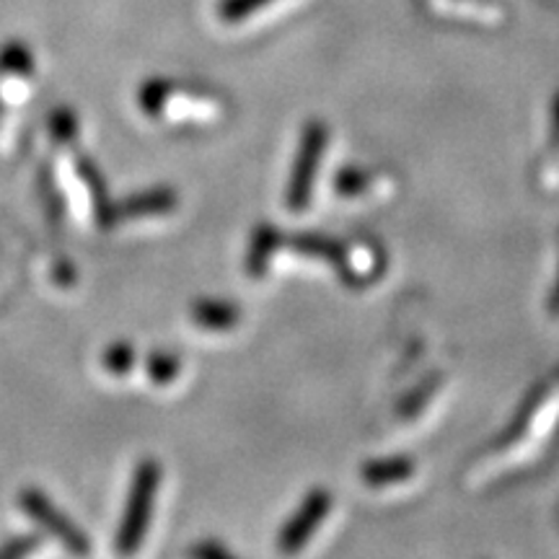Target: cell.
I'll return each mask as SVG.
<instances>
[{
    "instance_id": "17",
    "label": "cell",
    "mask_w": 559,
    "mask_h": 559,
    "mask_svg": "<svg viewBox=\"0 0 559 559\" xmlns=\"http://www.w3.org/2000/svg\"><path fill=\"white\" fill-rule=\"evenodd\" d=\"M194 555H202V557H226L228 551L226 549H218V547H200V549H194Z\"/></svg>"
},
{
    "instance_id": "7",
    "label": "cell",
    "mask_w": 559,
    "mask_h": 559,
    "mask_svg": "<svg viewBox=\"0 0 559 559\" xmlns=\"http://www.w3.org/2000/svg\"><path fill=\"white\" fill-rule=\"evenodd\" d=\"M192 321L202 330L210 332H226L234 330L241 321V309L230 300L221 298H202L192 306Z\"/></svg>"
},
{
    "instance_id": "8",
    "label": "cell",
    "mask_w": 559,
    "mask_h": 559,
    "mask_svg": "<svg viewBox=\"0 0 559 559\" xmlns=\"http://www.w3.org/2000/svg\"><path fill=\"white\" fill-rule=\"evenodd\" d=\"M417 472V464L407 456H391V459H376L368 461L360 469V477L368 487H389L407 481L412 474Z\"/></svg>"
},
{
    "instance_id": "5",
    "label": "cell",
    "mask_w": 559,
    "mask_h": 559,
    "mask_svg": "<svg viewBox=\"0 0 559 559\" xmlns=\"http://www.w3.org/2000/svg\"><path fill=\"white\" fill-rule=\"evenodd\" d=\"M19 502L39 526L47 528V534H52L55 539L66 544L70 551H79V555L81 551H88L86 536L81 534L75 523H70L66 519V513H60V510L52 506L45 492H39V489H26V492H21Z\"/></svg>"
},
{
    "instance_id": "6",
    "label": "cell",
    "mask_w": 559,
    "mask_h": 559,
    "mask_svg": "<svg viewBox=\"0 0 559 559\" xmlns=\"http://www.w3.org/2000/svg\"><path fill=\"white\" fill-rule=\"evenodd\" d=\"M177 192L169 190V187H158V190L138 192L132 194L117 207V215L128 221H140V218H156V215H166L171 210H177Z\"/></svg>"
},
{
    "instance_id": "14",
    "label": "cell",
    "mask_w": 559,
    "mask_h": 559,
    "mask_svg": "<svg viewBox=\"0 0 559 559\" xmlns=\"http://www.w3.org/2000/svg\"><path fill=\"white\" fill-rule=\"evenodd\" d=\"M368 190V174L360 169H342L337 174V192L345 194V198H353V194H360Z\"/></svg>"
},
{
    "instance_id": "2",
    "label": "cell",
    "mask_w": 559,
    "mask_h": 559,
    "mask_svg": "<svg viewBox=\"0 0 559 559\" xmlns=\"http://www.w3.org/2000/svg\"><path fill=\"white\" fill-rule=\"evenodd\" d=\"M160 485V466L153 459H145L135 469L132 477L128 508H124L120 531H117V549L135 551L143 542L145 531L151 526L153 506H156V495Z\"/></svg>"
},
{
    "instance_id": "11",
    "label": "cell",
    "mask_w": 559,
    "mask_h": 559,
    "mask_svg": "<svg viewBox=\"0 0 559 559\" xmlns=\"http://www.w3.org/2000/svg\"><path fill=\"white\" fill-rule=\"evenodd\" d=\"M145 368H148V376L153 383H158V386H166V383H174L179 376V358L171 353H156L148 355V360H145Z\"/></svg>"
},
{
    "instance_id": "16",
    "label": "cell",
    "mask_w": 559,
    "mask_h": 559,
    "mask_svg": "<svg viewBox=\"0 0 559 559\" xmlns=\"http://www.w3.org/2000/svg\"><path fill=\"white\" fill-rule=\"evenodd\" d=\"M549 311L555 313V317H559V275H557L555 288H551V296H549Z\"/></svg>"
},
{
    "instance_id": "10",
    "label": "cell",
    "mask_w": 559,
    "mask_h": 559,
    "mask_svg": "<svg viewBox=\"0 0 559 559\" xmlns=\"http://www.w3.org/2000/svg\"><path fill=\"white\" fill-rule=\"evenodd\" d=\"M293 247H296V251H304V254L321 257V260L337 264L342 272L347 270L345 249H342L340 243H334L332 239H326V236H313V234L296 236V239H293Z\"/></svg>"
},
{
    "instance_id": "3",
    "label": "cell",
    "mask_w": 559,
    "mask_h": 559,
    "mask_svg": "<svg viewBox=\"0 0 559 559\" xmlns=\"http://www.w3.org/2000/svg\"><path fill=\"white\" fill-rule=\"evenodd\" d=\"M330 510H332V495L321 487L311 489V492L304 498V502L298 506L296 513H293L290 519L285 521V526L280 528V536H277L280 551H285V555H296V551L304 549L306 544L311 542V536L321 528V523H324Z\"/></svg>"
},
{
    "instance_id": "9",
    "label": "cell",
    "mask_w": 559,
    "mask_h": 559,
    "mask_svg": "<svg viewBox=\"0 0 559 559\" xmlns=\"http://www.w3.org/2000/svg\"><path fill=\"white\" fill-rule=\"evenodd\" d=\"M280 247V234L275 226H260L257 228L254 239H251V249L247 254V272L251 277H262L267 272L272 254Z\"/></svg>"
},
{
    "instance_id": "15",
    "label": "cell",
    "mask_w": 559,
    "mask_h": 559,
    "mask_svg": "<svg viewBox=\"0 0 559 559\" xmlns=\"http://www.w3.org/2000/svg\"><path fill=\"white\" fill-rule=\"evenodd\" d=\"M551 140L559 143V94L555 96V104H551Z\"/></svg>"
},
{
    "instance_id": "13",
    "label": "cell",
    "mask_w": 559,
    "mask_h": 559,
    "mask_svg": "<svg viewBox=\"0 0 559 559\" xmlns=\"http://www.w3.org/2000/svg\"><path fill=\"white\" fill-rule=\"evenodd\" d=\"M102 362L111 376H128L132 366H135V349H132L128 342H117V345H111L107 353H104Z\"/></svg>"
},
{
    "instance_id": "12",
    "label": "cell",
    "mask_w": 559,
    "mask_h": 559,
    "mask_svg": "<svg viewBox=\"0 0 559 559\" xmlns=\"http://www.w3.org/2000/svg\"><path fill=\"white\" fill-rule=\"evenodd\" d=\"M275 3V0H221L218 3V16L226 21V24H239L251 13L262 11L264 5Z\"/></svg>"
},
{
    "instance_id": "1",
    "label": "cell",
    "mask_w": 559,
    "mask_h": 559,
    "mask_svg": "<svg viewBox=\"0 0 559 559\" xmlns=\"http://www.w3.org/2000/svg\"><path fill=\"white\" fill-rule=\"evenodd\" d=\"M326 143H330V130L321 120L306 122L300 132L298 153L293 158V169L288 177V190H285V205L293 213H304L313 200V185H317L321 158H324Z\"/></svg>"
},
{
    "instance_id": "4",
    "label": "cell",
    "mask_w": 559,
    "mask_h": 559,
    "mask_svg": "<svg viewBox=\"0 0 559 559\" xmlns=\"http://www.w3.org/2000/svg\"><path fill=\"white\" fill-rule=\"evenodd\" d=\"M34 81V58L29 47L21 41H9L0 50V104L5 107H21L32 91Z\"/></svg>"
}]
</instances>
